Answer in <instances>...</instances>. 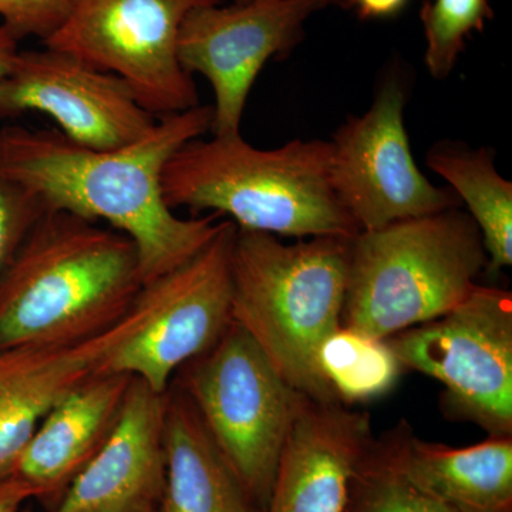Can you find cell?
<instances>
[{
  "instance_id": "cell-1",
  "label": "cell",
  "mask_w": 512,
  "mask_h": 512,
  "mask_svg": "<svg viewBox=\"0 0 512 512\" xmlns=\"http://www.w3.org/2000/svg\"><path fill=\"white\" fill-rule=\"evenodd\" d=\"M212 106L161 117L140 140L114 150L80 146L53 128H0V168L47 210L106 222L131 239L144 284L207 247L217 214L183 218L165 202V165L185 144L212 130Z\"/></svg>"
},
{
  "instance_id": "cell-2",
  "label": "cell",
  "mask_w": 512,
  "mask_h": 512,
  "mask_svg": "<svg viewBox=\"0 0 512 512\" xmlns=\"http://www.w3.org/2000/svg\"><path fill=\"white\" fill-rule=\"evenodd\" d=\"M143 285L130 238L46 210L0 272V350L99 333L126 315Z\"/></svg>"
},
{
  "instance_id": "cell-3",
  "label": "cell",
  "mask_w": 512,
  "mask_h": 512,
  "mask_svg": "<svg viewBox=\"0 0 512 512\" xmlns=\"http://www.w3.org/2000/svg\"><path fill=\"white\" fill-rule=\"evenodd\" d=\"M330 156V141L261 150L241 134L195 138L165 165V202L275 237L353 238L359 229L330 185Z\"/></svg>"
},
{
  "instance_id": "cell-4",
  "label": "cell",
  "mask_w": 512,
  "mask_h": 512,
  "mask_svg": "<svg viewBox=\"0 0 512 512\" xmlns=\"http://www.w3.org/2000/svg\"><path fill=\"white\" fill-rule=\"evenodd\" d=\"M350 241L315 237L285 244L275 235L237 228L232 247V320L293 390L318 402L339 400L320 372L318 355L342 326Z\"/></svg>"
},
{
  "instance_id": "cell-5",
  "label": "cell",
  "mask_w": 512,
  "mask_h": 512,
  "mask_svg": "<svg viewBox=\"0 0 512 512\" xmlns=\"http://www.w3.org/2000/svg\"><path fill=\"white\" fill-rule=\"evenodd\" d=\"M480 231L454 208L350 241L342 326L387 340L456 308L487 266Z\"/></svg>"
},
{
  "instance_id": "cell-6",
  "label": "cell",
  "mask_w": 512,
  "mask_h": 512,
  "mask_svg": "<svg viewBox=\"0 0 512 512\" xmlns=\"http://www.w3.org/2000/svg\"><path fill=\"white\" fill-rule=\"evenodd\" d=\"M181 372V392L252 503L264 512L302 394L234 320L210 350Z\"/></svg>"
},
{
  "instance_id": "cell-7",
  "label": "cell",
  "mask_w": 512,
  "mask_h": 512,
  "mask_svg": "<svg viewBox=\"0 0 512 512\" xmlns=\"http://www.w3.org/2000/svg\"><path fill=\"white\" fill-rule=\"evenodd\" d=\"M237 225L220 232L183 265L144 284L131 305L133 323L104 373L134 377L156 393L204 355L232 322L231 259Z\"/></svg>"
},
{
  "instance_id": "cell-8",
  "label": "cell",
  "mask_w": 512,
  "mask_h": 512,
  "mask_svg": "<svg viewBox=\"0 0 512 512\" xmlns=\"http://www.w3.org/2000/svg\"><path fill=\"white\" fill-rule=\"evenodd\" d=\"M402 367L444 386V406L490 436H512V299L478 286L440 318L386 340Z\"/></svg>"
},
{
  "instance_id": "cell-9",
  "label": "cell",
  "mask_w": 512,
  "mask_h": 512,
  "mask_svg": "<svg viewBox=\"0 0 512 512\" xmlns=\"http://www.w3.org/2000/svg\"><path fill=\"white\" fill-rule=\"evenodd\" d=\"M224 0H70L45 47L116 74L157 119L200 104L178 59V36L192 10Z\"/></svg>"
},
{
  "instance_id": "cell-10",
  "label": "cell",
  "mask_w": 512,
  "mask_h": 512,
  "mask_svg": "<svg viewBox=\"0 0 512 512\" xmlns=\"http://www.w3.org/2000/svg\"><path fill=\"white\" fill-rule=\"evenodd\" d=\"M404 104L402 84L389 80L372 107L350 117L330 141V185L359 232L456 207L457 198L431 184L417 167Z\"/></svg>"
},
{
  "instance_id": "cell-11",
  "label": "cell",
  "mask_w": 512,
  "mask_h": 512,
  "mask_svg": "<svg viewBox=\"0 0 512 512\" xmlns=\"http://www.w3.org/2000/svg\"><path fill=\"white\" fill-rule=\"evenodd\" d=\"M335 3L342 2L248 0L192 10L178 36V59L214 90V136L241 134L249 93L266 62L291 52L313 13Z\"/></svg>"
},
{
  "instance_id": "cell-12",
  "label": "cell",
  "mask_w": 512,
  "mask_h": 512,
  "mask_svg": "<svg viewBox=\"0 0 512 512\" xmlns=\"http://www.w3.org/2000/svg\"><path fill=\"white\" fill-rule=\"evenodd\" d=\"M45 114L59 133L94 150L126 147L157 123L128 84L69 53L19 50L0 80V119Z\"/></svg>"
},
{
  "instance_id": "cell-13",
  "label": "cell",
  "mask_w": 512,
  "mask_h": 512,
  "mask_svg": "<svg viewBox=\"0 0 512 512\" xmlns=\"http://www.w3.org/2000/svg\"><path fill=\"white\" fill-rule=\"evenodd\" d=\"M375 441L366 414L302 397L264 512H345L357 468Z\"/></svg>"
},
{
  "instance_id": "cell-14",
  "label": "cell",
  "mask_w": 512,
  "mask_h": 512,
  "mask_svg": "<svg viewBox=\"0 0 512 512\" xmlns=\"http://www.w3.org/2000/svg\"><path fill=\"white\" fill-rule=\"evenodd\" d=\"M167 393L131 377L113 430L49 512H137L163 491Z\"/></svg>"
},
{
  "instance_id": "cell-15",
  "label": "cell",
  "mask_w": 512,
  "mask_h": 512,
  "mask_svg": "<svg viewBox=\"0 0 512 512\" xmlns=\"http://www.w3.org/2000/svg\"><path fill=\"white\" fill-rule=\"evenodd\" d=\"M130 309L87 338L0 350V480L12 476L43 417L80 384L103 375L131 328Z\"/></svg>"
},
{
  "instance_id": "cell-16",
  "label": "cell",
  "mask_w": 512,
  "mask_h": 512,
  "mask_svg": "<svg viewBox=\"0 0 512 512\" xmlns=\"http://www.w3.org/2000/svg\"><path fill=\"white\" fill-rule=\"evenodd\" d=\"M130 383L131 377L103 373L66 394L40 421L12 476L56 504L109 437Z\"/></svg>"
},
{
  "instance_id": "cell-17",
  "label": "cell",
  "mask_w": 512,
  "mask_h": 512,
  "mask_svg": "<svg viewBox=\"0 0 512 512\" xmlns=\"http://www.w3.org/2000/svg\"><path fill=\"white\" fill-rule=\"evenodd\" d=\"M400 474L454 512H512V436L453 448L396 431L379 443Z\"/></svg>"
},
{
  "instance_id": "cell-18",
  "label": "cell",
  "mask_w": 512,
  "mask_h": 512,
  "mask_svg": "<svg viewBox=\"0 0 512 512\" xmlns=\"http://www.w3.org/2000/svg\"><path fill=\"white\" fill-rule=\"evenodd\" d=\"M164 458L158 512H259L181 390L167 392Z\"/></svg>"
},
{
  "instance_id": "cell-19",
  "label": "cell",
  "mask_w": 512,
  "mask_h": 512,
  "mask_svg": "<svg viewBox=\"0 0 512 512\" xmlns=\"http://www.w3.org/2000/svg\"><path fill=\"white\" fill-rule=\"evenodd\" d=\"M427 164L451 185L467 205L484 249L488 272L497 274L512 265V184L495 168L487 150L440 147Z\"/></svg>"
},
{
  "instance_id": "cell-20",
  "label": "cell",
  "mask_w": 512,
  "mask_h": 512,
  "mask_svg": "<svg viewBox=\"0 0 512 512\" xmlns=\"http://www.w3.org/2000/svg\"><path fill=\"white\" fill-rule=\"evenodd\" d=\"M318 362L330 389L345 404L383 396L402 370L386 340L343 326L320 346Z\"/></svg>"
},
{
  "instance_id": "cell-21",
  "label": "cell",
  "mask_w": 512,
  "mask_h": 512,
  "mask_svg": "<svg viewBox=\"0 0 512 512\" xmlns=\"http://www.w3.org/2000/svg\"><path fill=\"white\" fill-rule=\"evenodd\" d=\"M426 37L424 63L434 79H446L468 37L493 18L490 0H427L420 13Z\"/></svg>"
},
{
  "instance_id": "cell-22",
  "label": "cell",
  "mask_w": 512,
  "mask_h": 512,
  "mask_svg": "<svg viewBox=\"0 0 512 512\" xmlns=\"http://www.w3.org/2000/svg\"><path fill=\"white\" fill-rule=\"evenodd\" d=\"M345 512H454L400 474L379 443L357 468Z\"/></svg>"
},
{
  "instance_id": "cell-23",
  "label": "cell",
  "mask_w": 512,
  "mask_h": 512,
  "mask_svg": "<svg viewBox=\"0 0 512 512\" xmlns=\"http://www.w3.org/2000/svg\"><path fill=\"white\" fill-rule=\"evenodd\" d=\"M47 208L0 168V272Z\"/></svg>"
},
{
  "instance_id": "cell-24",
  "label": "cell",
  "mask_w": 512,
  "mask_h": 512,
  "mask_svg": "<svg viewBox=\"0 0 512 512\" xmlns=\"http://www.w3.org/2000/svg\"><path fill=\"white\" fill-rule=\"evenodd\" d=\"M70 0H0V23L16 40H46L66 18Z\"/></svg>"
},
{
  "instance_id": "cell-25",
  "label": "cell",
  "mask_w": 512,
  "mask_h": 512,
  "mask_svg": "<svg viewBox=\"0 0 512 512\" xmlns=\"http://www.w3.org/2000/svg\"><path fill=\"white\" fill-rule=\"evenodd\" d=\"M30 498H36L35 491L22 478L9 476L0 480V512H19Z\"/></svg>"
},
{
  "instance_id": "cell-26",
  "label": "cell",
  "mask_w": 512,
  "mask_h": 512,
  "mask_svg": "<svg viewBox=\"0 0 512 512\" xmlns=\"http://www.w3.org/2000/svg\"><path fill=\"white\" fill-rule=\"evenodd\" d=\"M407 0H348L362 19L392 18L406 6Z\"/></svg>"
},
{
  "instance_id": "cell-27",
  "label": "cell",
  "mask_w": 512,
  "mask_h": 512,
  "mask_svg": "<svg viewBox=\"0 0 512 512\" xmlns=\"http://www.w3.org/2000/svg\"><path fill=\"white\" fill-rule=\"evenodd\" d=\"M19 50V40L0 23V80L8 74Z\"/></svg>"
},
{
  "instance_id": "cell-28",
  "label": "cell",
  "mask_w": 512,
  "mask_h": 512,
  "mask_svg": "<svg viewBox=\"0 0 512 512\" xmlns=\"http://www.w3.org/2000/svg\"><path fill=\"white\" fill-rule=\"evenodd\" d=\"M137 512H157V508H146V510H141Z\"/></svg>"
},
{
  "instance_id": "cell-29",
  "label": "cell",
  "mask_w": 512,
  "mask_h": 512,
  "mask_svg": "<svg viewBox=\"0 0 512 512\" xmlns=\"http://www.w3.org/2000/svg\"><path fill=\"white\" fill-rule=\"evenodd\" d=\"M234 2H237V3H244V2H248V0H234Z\"/></svg>"
},
{
  "instance_id": "cell-30",
  "label": "cell",
  "mask_w": 512,
  "mask_h": 512,
  "mask_svg": "<svg viewBox=\"0 0 512 512\" xmlns=\"http://www.w3.org/2000/svg\"><path fill=\"white\" fill-rule=\"evenodd\" d=\"M342 2V5H348V0H340Z\"/></svg>"
}]
</instances>
